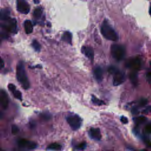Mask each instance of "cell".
I'll return each mask as SVG.
<instances>
[{"label":"cell","mask_w":151,"mask_h":151,"mask_svg":"<svg viewBox=\"0 0 151 151\" xmlns=\"http://www.w3.org/2000/svg\"><path fill=\"white\" fill-rule=\"evenodd\" d=\"M19 127L17 125H13L11 126V133H12V134L16 135V134H17L19 133Z\"/></svg>","instance_id":"603a6c76"},{"label":"cell","mask_w":151,"mask_h":151,"mask_svg":"<svg viewBox=\"0 0 151 151\" xmlns=\"http://www.w3.org/2000/svg\"><path fill=\"white\" fill-rule=\"evenodd\" d=\"M129 79L134 86H136L137 85V73L136 71H133L130 73Z\"/></svg>","instance_id":"2e32d148"},{"label":"cell","mask_w":151,"mask_h":151,"mask_svg":"<svg viewBox=\"0 0 151 151\" xmlns=\"http://www.w3.org/2000/svg\"><path fill=\"white\" fill-rule=\"evenodd\" d=\"M113 74L114 75L113 81V84L114 86H119L125 82V76L124 73L119 71V69Z\"/></svg>","instance_id":"ba28073f"},{"label":"cell","mask_w":151,"mask_h":151,"mask_svg":"<svg viewBox=\"0 0 151 151\" xmlns=\"http://www.w3.org/2000/svg\"><path fill=\"white\" fill-rule=\"evenodd\" d=\"M0 103H1V106L4 109H6L8 107V105H9L8 96H7L6 93L4 91L1 92V97H0Z\"/></svg>","instance_id":"4fadbf2b"},{"label":"cell","mask_w":151,"mask_h":151,"mask_svg":"<svg viewBox=\"0 0 151 151\" xmlns=\"http://www.w3.org/2000/svg\"><path fill=\"white\" fill-rule=\"evenodd\" d=\"M120 121L122 122V123H123L124 124H126L128 123V119L125 116H122L120 118Z\"/></svg>","instance_id":"f1b7e54d"},{"label":"cell","mask_w":151,"mask_h":151,"mask_svg":"<svg viewBox=\"0 0 151 151\" xmlns=\"http://www.w3.org/2000/svg\"><path fill=\"white\" fill-rule=\"evenodd\" d=\"M82 52L90 60H91L92 61L93 60L94 51L92 47L88 46H84L82 48Z\"/></svg>","instance_id":"8fae6325"},{"label":"cell","mask_w":151,"mask_h":151,"mask_svg":"<svg viewBox=\"0 0 151 151\" xmlns=\"http://www.w3.org/2000/svg\"><path fill=\"white\" fill-rule=\"evenodd\" d=\"M18 144L20 147H27L28 149H30V150L34 149L37 147V145L36 143L34 142H30L24 139L19 140L18 142Z\"/></svg>","instance_id":"9c48e42d"},{"label":"cell","mask_w":151,"mask_h":151,"mask_svg":"<svg viewBox=\"0 0 151 151\" xmlns=\"http://www.w3.org/2000/svg\"><path fill=\"white\" fill-rule=\"evenodd\" d=\"M4 67V61L0 57V69Z\"/></svg>","instance_id":"4dcf8cb0"},{"label":"cell","mask_w":151,"mask_h":151,"mask_svg":"<svg viewBox=\"0 0 151 151\" xmlns=\"http://www.w3.org/2000/svg\"><path fill=\"white\" fill-rule=\"evenodd\" d=\"M86 142H82L76 146V149L78 150H84L86 148Z\"/></svg>","instance_id":"d4e9b609"},{"label":"cell","mask_w":151,"mask_h":151,"mask_svg":"<svg viewBox=\"0 0 151 151\" xmlns=\"http://www.w3.org/2000/svg\"><path fill=\"white\" fill-rule=\"evenodd\" d=\"M126 54V50L123 46L115 44L111 46V54L117 61H119L123 59Z\"/></svg>","instance_id":"3957f363"},{"label":"cell","mask_w":151,"mask_h":151,"mask_svg":"<svg viewBox=\"0 0 151 151\" xmlns=\"http://www.w3.org/2000/svg\"><path fill=\"white\" fill-rule=\"evenodd\" d=\"M13 94H14V97L16 98H17V99H18L19 100H21V99H22V94H21V93L20 91L16 90L13 92Z\"/></svg>","instance_id":"cb8c5ba5"},{"label":"cell","mask_w":151,"mask_h":151,"mask_svg":"<svg viewBox=\"0 0 151 151\" xmlns=\"http://www.w3.org/2000/svg\"><path fill=\"white\" fill-rule=\"evenodd\" d=\"M141 59L139 57H136L128 61L126 63V67L132 69L133 71H137L141 67Z\"/></svg>","instance_id":"8992f818"},{"label":"cell","mask_w":151,"mask_h":151,"mask_svg":"<svg viewBox=\"0 0 151 151\" xmlns=\"http://www.w3.org/2000/svg\"><path fill=\"white\" fill-rule=\"evenodd\" d=\"M66 119L71 128L74 130L79 129L82 125V119L77 115H70L67 117Z\"/></svg>","instance_id":"277c9868"},{"label":"cell","mask_w":151,"mask_h":151,"mask_svg":"<svg viewBox=\"0 0 151 151\" xmlns=\"http://www.w3.org/2000/svg\"><path fill=\"white\" fill-rule=\"evenodd\" d=\"M147 103V99H141L139 102V105L140 106H145Z\"/></svg>","instance_id":"484cf974"},{"label":"cell","mask_w":151,"mask_h":151,"mask_svg":"<svg viewBox=\"0 0 151 151\" xmlns=\"http://www.w3.org/2000/svg\"><path fill=\"white\" fill-rule=\"evenodd\" d=\"M17 10L24 14H27L30 10L29 4L25 0H18L17 3Z\"/></svg>","instance_id":"52a82bcc"},{"label":"cell","mask_w":151,"mask_h":151,"mask_svg":"<svg viewBox=\"0 0 151 151\" xmlns=\"http://www.w3.org/2000/svg\"><path fill=\"white\" fill-rule=\"evenodd\" d=\"M25 31L27 34H31L33 31V26L31 21L26 20L24 22Z\"/></svg>","instance_id":"9a60e30c"},{"label":"cell","mask_w":151,"mask_h":151,"mask_svg":"<svg viewBox=\"0 0 151 151\" xmlns=\"http://www.w3.org/2000/svg\"><path fill=\"white\" fill-rule=\"evenodd\" d=\"M145 130H146V133H147L148 134H150V133L151 132V125H150V124H148L146 126Z\"/></svg>","instance_id":"83f0119b"},{"label":"cell","mask_w":151,"mask_h":151,"mask_svg":"<svg viewBox=\"0 0 151 151\" xmlns=\"http://www.w3.org/2000/svg\"><path fill=\"white\" fill-rule=\"evenodd\" d=\"M42 13H43V10L41 7L39 8H37L33 13V16L34 17L35 19H39L41 16H42Z\"/></svg>","instance_id":"d6986e66"},{"label":"cell","mask_w":151,"mask_h":151,"mask_svg":"<svg viewBox=\"0 0 151 151\" xmlns=\"http://www.w3.org/2000/svg\"><path fill=\"white\" fill-rule=\"evenodd\" d=\"M32 46L36 51H40L41 49V46L40 43L36 40H34L32 43Z\"/></svg>","instance_id":"7402d4cb"},{"label":"cell","mask_w":151,"mask_h":151,"mask_svg":"<svg viewBox=\"0 0 151 151\" xmlns=\"http://www.w3.org/2000/svg\"><path fill=\"white\" fill-rule=\"evenodd\" d=\"M1 37L0 36V44H1Z\"/></svg>","instance_id":"836d02e7"},{"label":"cell","mask_w":151,"mask_h":151,"mask_svg":"<svg viewBox=\"0 0 151 151\" xmlns=\"http://www.w3.org/2000/svg\"><path fill=\"white\" fill-rule=\"evenodd\" d=\"M61 40L70 44H71V41H72V34L71 33L68 32V31H66L65 32L62 37H61Z\"/></svg>","instance_id":"e0dca14e"},{"label":"cell","mask_w":151,"mask_h":151,"mask_svg":"<svg viewBox=\"0 0 151 151\" xmlns=\"http://www.w3.org/2000/svg\"><path fill=\"white\" fill-rule=\"evenodd\" d=\"M146 120L147 119L145 116H139L135 119V122L137 124V125H139L145 123L146 121Z\"/></svg>","instance_id":"44dd1931"},{"label":"cell","mask_w":151,"mask_h":151,"mask_svg":"<svg viewBox=\"0 0 151 151\" xmlns=\"http://www.w3.org/2000/svg\"><path fill=\"white\" fill-rule=\"evenodd\" d=\"M94 76L98 82H101L103 79V71L102 68L98 66L94 68L93 70Z\"/></svg>","instance_id":"7c38bea8"},{"label":"cell","mask_w":151,"mask_h":151,"mask_svg":"<svg viewBox=\"0 0 151 151\" xmlns=\"http://www.w3.org/2000/svg\"><path fill=\"white\" fill-rule=\"evenodd\" d=\"M146 77L147 78V80L149 81V82H150V73L148 72L147 75H146Z\"/></svg>","instance_id":"1f68e13d"},{"label":"cell","mask_w":151,"mask_h":151,"mask_svg":"<svg viewBox=\"0 0 151 151\" xmlns=\"http://www.w3.org/2000/svg\"><path fill=\"white\" fill-rule=\"evenodd\" d=\"M89 133L90 137L93 140L99 141L102 138L101 132L99 128H91Z\"/></svg>","instance_id":"30bf717a"},{"label":"cell","mask_w":151,"mask_h":151,"mask_svg":"<svg viewBox=\"0 0 151 151\" xmlns=\"http://www.w3.org/2000/svg\"><path fill=\"white\" fill-rule=\"evenodd\" d=\"M47 149L53 150H60L61 149V146L57 143H53L48 146Z\"/></svg>","instance_id":"ac0fdd59"},{"label":"cell","mask_w":151,"mask_h":151,"mask_svg":"<svg viewBox=\"0 0 151 151\" xmlns=\"http://www.w3.org/2000/svg\"><path fill=\"white\" fill-rule=\"evenodd\" d=\"M92 102L95 104V105H97L99 106H101V105H105V102L99 99H98L96 96H92Z\"/></svg>","instance_id":"ffe728a7"},{"label":"cell","mask_w":151,"mask_h":151,"mask_svg":"<svg viewBox=\"0 0 151 151\" xmlns=\"http://www.w3.org/2000/svg\"><path fill=\"white\" fill-rule=\"evenodd\" d=\"M8 88H9V89L11 92H13V93L16 90V88L15 85H13V84H9V86H8Z\"/></svg>","instance_id":"4316f807"},{"label":"cell","mask_w":151,"mask_h":151,"mask_svg":"<svg viewBox=\"0 0 151 151\" xmlns=\"http://www.w3.org/2000/svg\"><path fill=\"white\" fill-rule=\"evenodd\" d=\"M17 78L22 87L27 90L30 88V82L26 72L24 63L22 61L19 63L17 66Z\"/></svg>","instance_id":"6da1fadb"},{"label":"cell","mask_w":151,"mask_h":151,"mask_svg":"<svg viewBox=\"0 0 151 151\" xmlns=\"http://www.w3.org/2000/svg\"><path fill=\"white\" fill-rule=\"evenodd\" d=\"M132 112L133 114H134V115L137 114V113H138V110H137V109L136 108H133L132 109Z\"/></svg>","instance_id":"f546056e"},{"label":"cell","mask_w":151,"mask_h":151,"mask_svg":"<svg viewBox=\"0 0 151 151\" xmlns=\"http://www.w3.org/2000/svg\"><path fill=\"white\" fill-rule=\"evenodd\" d=\"M35 4H38L40 3V0H33Z\"/></svg>","instance_id":"d6a6232c"},{"label":"cell","mask_w":151,"mask_h":151,"mask_svg":"<svg viewBox=\"0 0 151 151\" xmlns=\"http://www.w3.org/2000/svg\"><path fill=\"white\" fill-rule=\"evenodd\" d=\"M10 12L8 9H3L0 10V20L5 21L10 19Z\"/></svg>","instance_id":"5bb4252c"},{"label":"cell","mask_w":151,"mask_h":151,"mask_svg":"<svg viewBox=\"0 0 151 151\" xmlns=\"http://www.w3.org/2000/svg\"><path fill=\"white\" fill-rule=\"evenodd\" d=\"M101 33L107 40L116 41L119 37L118 35L107 20H105L101 27Z\"/></svg>","instance_id":"7a4b0ae2"},{"label":"cell","mask_w":151,"mask_h":151,"mask_svg":"<svg viewBox=\"0 0 151 151\" xmlns=\"http://www.w3.org/2000/svg\"><path fill=\"white\" fill-rule=\"evenodd\" d=\"M5 22L4 24H3V27L5 28L9 31L16 33L17 30V21L14 19H9L7 20L3 21Z\"/></svg>","instance_id":"5b68a950"}]
</instances>
